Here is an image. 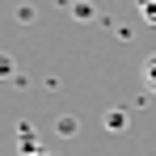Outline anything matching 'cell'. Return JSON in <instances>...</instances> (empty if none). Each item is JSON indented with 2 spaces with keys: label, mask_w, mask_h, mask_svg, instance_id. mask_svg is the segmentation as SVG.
<instances>
[{
  "label": "cell",
  "mask_w": 156,
  "mask_h": 156,
  "mask_svg": "<svg viewBox=\"0 0 156 156\" xmlns=\"http://www.w3.org/2000/svg\"><path fill=\"white\" fill-rule=\"evenodd\" d=\"M139 76H144V89H148V93L156 97V51L148 55V59H144V68H139Z\"/></svg>",
  "instance_id": "cell-1"
},
{
  "label": "cell",
  "mask_w": 156,
  "mask_h": 156,
  "mask_svg": "<svg viewBox=\"0 0 156 156\" xmlns=\"http://www.w3.org/2000/svg\"><path fill=\"white\" fill-rule=\"evenodd\" d=\"M139 13H144L148 26H156V0H139Z\"/></svg>",
  "instance_id": "cell-2"
},
{
  "label": "cell",
  "mask_w": 156,
  "mask_h": 156,
  "mask_svg": "<svg viewBox=\"0 0 156 156\" xmlns=\"http://www.w3.org/2000/svg\"><path fill=\"white\" fill-rule=\"evenodd\" d=\"M30 156H51V152H38V148H34V152H30Z\"/></svg>",
  "instance_id": "cell-3"
}]
</instances>
